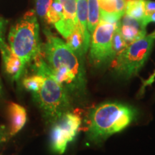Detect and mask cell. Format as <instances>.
I'll use <instances>...</instances> for the list:
<instances>
[{"instance_id":"14","label":"cell","mask_w":155,"mask_h":155,"mask_svg":"<svg viewBox=\"0 0 155 155\" xmlns=\"http://www.w3.org/2000/svg\"><path fill=\"white\" fill-rule=\"evenodd\" d=\"M68 46L73 50L76 55L84 60V56L87 53L85 49L84 39L78 25L75 27V30L70 36L65 39Z\"/></svg>"},{"instance_id":"22","label":"cell","mask_w":155,"mask_h":155,"mask_svg":"<svg viewBox=\"0 0 155 155\" xmlns=\"http://www.w3.org/2000/svg\"><path fill=\"white\" fill-rule=\"evenodd\" d=\"M155 12V2L145 0V17H146Z\"/></svg>"},{"instance_id":"4","label":"cell","mask_w":155,"mask_h":155,"mask_svg":"<svg viewBox=\"0 0 155 155\" xmlns=\"http://www.w3.org/2000/svg\"><path fill=\"white\" fill-rule=\"evenodd\" d=\"M40 27L35 11H28L12 26L8 35L11 51L22 60L25 68L42 55Z\"/></svg>"},{"instance_id":"5","label":"cell","mask_w":155,"mask_h":155,"mask_svg":"<svg viewBox=\"0 0 155 155\" xmlns=\"http://www.w3.org/2000/svg\"><path fill=\"white\" fill-rule=\"evenodd\" d=\"M155 37L152 34L128 45L114 60V71L128 79L136 76L144 65L153 49Z\"/></svg>"},{"instance_id":"13","label":"cell","mask_w":155,"mask_h":155,"mask_svg":"<svg viewBox=\"0 0 155 155\" xmlns=\"http://www.w3.org/2000/svg\"><path fill=\"white\" fill-rule=\"evenodd\" d=\"M2 63L5 72L14 81H18L26 70L22 60L12 52H11L8 57L3 61Z\"/></svg>"},{"instance_id":"25","label":"cell","mask_w":155,"mask_h":155,"mask_svg":"<svg viewBox=\"0 0 155 155\" xmlns=\"http://www.w3.org/2000/svg\"><path fill=\"white\" fill-rule=\"evenodd\" d=\"M143 22H144V24L145 25H147V26L149 23L155 22V12L149 15V16L144 17V20H143Z\"/></svg>"},{"instance_id":"6","label":"cell","mask_w":155,"mask_h":155,"mask_svg":"<svg viewBox=\"0 0 155 155\" xmlns=\"http://www.w3.org/2000/svg\"><path fill=\"white\" fill-rule=\"evenodd\" d=\"M118 22L111 23L100 19L91 35L88 49V61L91 65L98 68L106 66L114 61L112 37Z\"/></svg>"},{"instance_id":"24","label":"cell","mask_w":155,"mask_h":155,"mask_svg":"<svg viewBox=\"0 0 155 155\" xmlns=\"http://www.w3.org/2000/svg\"><path fill=\"white\" fill-rule=\"evenodd\" d=\"M9 137V130L5 126H0V143L7 141Z\"/></svg>"},{"instance_id":"17","label":"cell","mask_w":155,"mask_h":155,"mask_svg":"<svg viewBox=\"0 0 155 155\" xmlns=\"http://www.w3.org/2000/svg\"><path fill=\"white\" fill-rule=\"evenodd\" d=\"M63 17V7L58 0H53V3L48 9L46 21L50 25L55 26L61 22Z\"/></svg>"},{"instance_id":"19","label":"cell","mask_w":155,"mask_h":155,"mask_svg":"<svg viewBox=\"0 0 155 155\" xmlns=\"http://www.w3.org/2000/svg\"><path fill=\"white\" fill-rule=\"evenodd\" d=\"M127 46L128 44L124 40L123 36L121 35V32H120L119 26H118L117 24L116 30L113 34V37H112V52H113L114 59Z\"/></svg>"},{"instance_id":"16","label":"cell","mask_w":155,"mask_h":155,"mask_svg":"<svg viewBox=\"0 0 155 155\" xmlns=\"http://www.w3.org/2000/svg\"><path fill=\"white\" fill-rule=\"evenodd\" d=\"M88 5V30L91 35L100 20L98 0H87Z\"/></svg>"},{"instance_id":"23","label":"cell","mask_w":155,"mask_h":155,"mask_svg":"<svg viewBox=\"0 0 155 155\" xmlns=\"http://www.w3.org/2000/svg\"><path fill=\"white\" fill-rule=\"evenodd\" d=\"M154 81H155V71H154V73H153L147 79V80L143 81V84L141 87V91H140L141 94H143L145 88L148 86H151V85L154 82Z\"/></svg>"},{"instance_id":"15","label":"cell","mask_w":155,"mask_h":155,"mask_svg":"<svg viewBox=\"0 0 155 155\" xmlns=\"http://www.w3.org/2000/svg\"><path fill=\"white\" fill-rule=\"evenodd\" d=\"M125 15L143 22L145 17V0H126Z\"/></svg>"},{"instance_id":"3","label":"cell","mask_w":155,"mask_h":155,"mask_svg":"<svg viewBox=\"0 0 155 155\" xmlns=\"http://www.w3.org/2000/svg\"><path fill=\"white\" fill-rule=\"evenodd\" d=\"M35 72L44 77L43 84L33 97L41 110L47 122L53 124L64 114L71 111V98L69 93L54 76L42 55L32 64Z\"/></svg>"},{"instance_id":"2","label":"cell","mask_w":155,"mask_h":155,"mask_svg":"<svg viewBox=\"0 0 155 155\" xmlns=\"http://www.w3.org/2000/svg\"><path fill=\"white\" fill-rule=\"evenodd\" d=\"M137 111L119 101H106L91 110L87 119V139L98 144L111 135L126 129L134 121Z\"/></svg>"},{"instance_id":"10","label":"cell","mask_w":155,"mask_h":155,"mask_svg":"<svg viewBox=\"0 0 155 155\" xmlns=\"http://www.w3.org/2000/svg\"><path fill=\"white\" fill-rule=\"evenodd\" d=\"M100 19L117 23L125 15L126 0H98Z\"/></svg>"},{"instance_id":"27","label":"cell","mask_w":155,"mask_h":155,"mask_svg":"<svg viewBox=\"0 0 155 155\" xmlns=\"http://www.w3.org/2000/svg\"><path fill=\"white\" fill-rule=\"evenodd\" d=\"M0 86H1V82H0Z\"/></svg>"},{"instance_id":"18","label":"cell","mask_w":155,"mask_h":155,"mask_svg":"<svg viewBox=\"0 0 155 155\" xmlns=\"http://www.w3.org/2000/svg\"><path fill=\"white\" fill-rule=\"evenodd\" d=\"M35 73V74L28 76L23 79V86L27 90L30 91L32 94L38 92L43 84L44 77L40 73Z\"/></svg>"},{"instance_id":"26","label":"cell","mask_w":155,"mask_h":155,"mask_svg":"<svg viewBox=\"0 0 155 155\" xmlns=\"http://www.w3.org/2000/svg\"><path fill=\"white\" fill-rule=\"evenodd\" d=\"M1 88H2V87H1V86H0V90H1Z\"/></svg>"},{"instance_id":"9","label":"cell","mask_w":155,"mask_h":155,"mask_svg":"<svg viewBox=\"0 0 155 155\" xmlns=\"http://www.w3.org/2000/svg\"><path fill=\"white\" fill-rule=\"evenodd\" d=\"M121 35L128 45L140 40L147 35V25L124 15L118 22Z\"/></svg>"},{"instance_id":"11","label":"cell","mask_w":155,"mask_h":155,"mask_svg":"<svg viewBox=\"0 0 155 155\" xmlns=\"http://www.w3.org/2000/svg\"><path fill=\"white\" fill-rule=\"evenodd\" d=\"M7 114L9 121V136L12 137L24 127L27 121V112L23 106L10 102L7 106Z\"/></svg>"},{"instance_id":"21","label":"cell","mask_w":155,"mask_h":155,"mask_svg":"<svg viewBox=\"0 0 155 155\" xmlns=\"http://www.w3.org/2000/svg\"><path fill=\"white\" fill-rule=\"evenodd\" d=\"M53 2V0H36L35 1L36 15L42 20H46L48 9Z\"/></svg>"},{"instance_id":"20","label":"cell","mask_w":155,"mask_h":155,"mask_svg":"<svg viewBox=\"0 0 155 155\" xmlns=\"http://www.w3.org/2000/svg\"><path fill=\"white\" fill-rule=\"evenodd\" d=\"M7 21L2 17H0V52L2 54V61L8 57L11 53V50L9 48L8 44L6 43L5 34L7 28Z\"/></svg>"},{"instance_id":"8","label":"cell","mask_w":155,"mask_h":155,"mask_svg":"<svg viewBox=\"0 0 155 155\" xmlns=\"http://www.w3.org/2000/svg\"><path fill=\"white\" fill-rule=\"evenodd\" d=\"M63 7V17L55 28L58 32L66 39L78 25L76 0H58Z\"/></svg>"},{"instance_id":"12","label":"cell","mask_w":155,"mask_h":155,"mask_svg":"<svg viewBox=\"0 0 155 155\" xmlns=\"http://www.w3.org/2000/svg\"><path fill=\"white\" fill-rule=\"evenodd\" d=\"M78 25L84 39L85 49L88 52L90 46L91 35L88 30V5L87 0H76Z\"/></svg>"},{"instance_id":"1","label":"cell","mask_w":155,"mask_h":155,"mask_svg":"<svg viewBox=\"0 0 155 155\" xmlns=\"http://www.w3.org/2000/svg\"><path fill=\"white\" fill-rule=\"evenodd\" d=\"M43 32L45 42L42 45V57L56 80L69 94H83L86 84L83 60L49 29H44Z\"/></svg>"},{"instance_id":"7","label":"cell","mask_w":155,"mask_h":155,"mask_svg":"<svg viewBox=\"0 0 155 155\" xmlns=\"http://www.w3.org/2000/svg\"><path fill=\"white\" fill-rule=\"evenodd\" d=\"M53 125L50 132V146L54 152L62 154L66 150L68 143L76 137L81 125V119L78 115L70 111Z\"/></svg>"}]
</instances>
